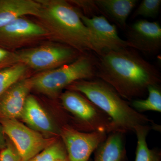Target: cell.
<instances>
[{
    "label": "cell",
    "mask_w": 161,
    "mask_h": 161,
    "mask_svg": "<svg viewBox=\"0 0 161 161\" xmlns=\"http://www.w3.org/2000/svg\"><path fill=\"white\" fill-rule=\"evenodd\" d=\"M67 159L65 147L60 142H54L28 161H57Z\"/></svg>",
    "instance_id": "cell-20"
},
{
    "label": "cell",
    "mask_w": 161,
    "mask_h": 161,
    "mask_svg": "<svg viewBox=\"0 0 161 161\" xmlns=\"http://www.w3.org/2000/svg\"><path fill=\"white\" fill-rule=\"evenodd\" d=\"M32 89L30 79H22L0 96V119L21 118L26 98Z\"/></svg>",
    "instance_id": "cell-12"
},
{
    "label": "cell",
    "mask_w": 161,
    "mask_h": 161,
    "mask_svg": "<svg viewBox=\"0 0 161 161\" xmlns=\"http://www.w3.org/2000/svg\"><path fill=\"white\" fill-rule=\"evenodd\" d=\"M16 53L18 63L41 72L72 63L82 54L61 43L46 44Z\"/></svg>",
    "instance_id": "cell-6"
},
{
    "label": "cell",
    "mask_w": 161,
    "mask_h": 161,
    "mask_svg": "<svg viewBox=\"0 0 161 161\" xmlns=\"http://www.w3.org/2000/svg\"><path fill=\"white\" fill-rule=\"evenodd\" d=\"M41 6V25L52 39L77 50L81 53H103L96 38L84 25L77 10L69 1L38 0Z\"/></svg>",
    "instance_id": "cell-2"
},
{
    "label": "cell",
    "mask_w": 161,
    "mask_h": 161,
    "mask_svg": "<svg viewBox=\"0 0 161 161\" xmlns=\"http://www.w3.org/2000/svg\"><path fill=\"white\" fill-rule=\"evenodd\" d=\"M28 69L23 64L18 63L0 70V96L13 85L23 79Z\"/></svg>",
    "instance_id": "cell-19"
},
{
    "label": "cell",
    "mask_w": 161,
    "mask_h": 161,
    "mask_svg": "<svg viewBox=\"0 0 161 161\" xmlns=\"http://www.w3.org/2000/svg\"><path fill=\"white\" fill-rule=\"evenodd\" d=\"M148 97L145 99H134L130 102L131 106L136 112L153 111L161 112V89L159 85L150 86L148 88Z\"/></svg>",
    "instance_id": "cell-18"
},
{
    "label": "cell",
    "mask_w": 161,
    "mask_h": 161,
    "mask_svg": "<svg viewBox=\"0 0 161 161\" xmlns=\"http://www.w3.org/2000/svg\"><path fill=\"white\" fill-rule=\"evenodd\" d=\"M69 3L75 4L82 8L85 13L86 14L85 16H96V13H99V11L95 3V0H88V1H70Z\"/></svg>",
    "instance_id": "cell-23"
},
{
    "label": "cell",
    "mask_w": 161,
    "mask_h": 161,
    "mask_svg": "<svg viewBox=\"0 0 161 161\" xmlns=\"http://www.w3.org/2000/svg\"><path fill=\"white\" fill-rule=\"evenodd\" d=\"M125 31L130 48L150 55L160 51L161 26L158 22L138 20L127 26Z\"/></svg>",
    "instance_id": "cell-10"
},
{
    "label": "cell",
    "mask_w": 161,
    "mask_h": 161,
    "mask_svg": "<svg viewBox=\"0 0 161 161\" xmlns=\"http://www.w3.org/2000/svg\"><path fill=\"white\" fill-rule=\"evenodd\" d=\"M40 9L38 0H0V27L26 15L38 18Z\"/></svg>",
    "instance_id": "cell-15"
},
{
    "label": "cell",
    "mask_w": 161,
    "mask_h": 161,
    "mask_svg": "<svg viewBox=\"0 0 161 161\" xmlns=\"http://www.w3.org/2000/svg\"><path fill=\"white\" fill-rule=\"evenodd\" d=\"M97 56L92 52L84 53L72 63L40 72L30 78L32 89L55 97L75 81L96 78Z\"/></svg>",
    "instance_id": "cell-4"
},
{
    "label": "cell",
    "mask_w": 161,
    "mask_h": 161,
    "mask_svg": "<svg viewBox=\"0 0 161 161\" xmlns=\"http://www.w3.org/2000/svg\"><path fill=\"white\" fill-rule=\"evenodd\" d=\"M60 100L63 108L80 123L83 132H114L109 117L79 92L68 90L61 94Z\"/></svg>",
    "instance_id": "cell-5"
},
{
    "label": "cell",
    "mask_w": 161,
    "mask_h": 161,
    "mask_svg": "<svg viewBox=\"0 0 161 161\" xmlns=\"http://www.w3.org/2000/svg\"><path fill=\"white\" fill-rule=\"evenodd\" d=\"M16 53L0 47V70L18 64Z\"/></svg>",
    "instance_id": "cell-22"
},
{
    "label": "cell",
    "mask_w": 161,
    "mask_h": 161,
    "mask_svg": "<svg viewBox=\"0 0 161 161\" xmlns=\"http://www.w3.org/2000/svg\"><path fill=\"white\" fill-rule=\"evenodd\" d=\"M60 134L66 150L68 161H88L90 156L107 137V132H81L64 126Z\"/></svg>",
    "instance_id": "cell-8"
},
{
    "label": "cell",
    "mask_w": 161,
    "mask_h": 161,
    "mask_svg": "<svg viewBox=\"0 0 161 161\" xmlns=\"http://www.w3.org/2000/svg\"><path fill=\"white\" fill-rule=\"evenodd\" d=\"M48 36L41 24L20 18L0 27V47L9 50Z\"/></svg>",
    "instance_id": "cell-9"
},
{
    "label": "cell",
    "mask_w": 161,
    "mask_h": 161,
    "mask_svg": "<svg viewBox=\"0 0 161 161\" xmlns=\"http://www.w3.org/2000/svg\"><path fill=\"white\" fill-rule=\"evenodd\" d=\"M151 130L160 131V126H142L135 130L137 137L135 161H161L159 149H150L147 145V136Z\"/></svg>",
    "instance_id": "cell-17"
},
{
    "label": "cell",
    "mask_w": 161,
    "mask_h": 161,
    "mask_svg": "<svg viewBox=\"0 0 161 161\" xmlns=\"http://www.w3.org/2000/svg\"><path fill=\"white\" fill-rule=\"evenodd\" d=\"M97 57L96 78L110 85L127 101L143 99L149 86L160 85L159 71L133 48L109 51Z\"/></svg>",
    "instance_id": "cell-1"
},
{
    "label": "cell",
    "mask_w": 161,
    "mask_h": 161,
    "mask_svg": "<svg viewBox=\"0 0 161 161\" xmlns=\"http://www.w3.org/2000/svg\"><path fill=\"white\" fill-rule=\"evenodd\" d=\"M125 134L112 132L94 152V161H128Z\"/></svg>",
    "instance_id": "cell-16"
},
{
    "label": "cell",
    "mask_w": 161,
    "mask_h": 161,
    "mask_svg": "<svg viewBox=\"0 0 161 161\" xmlns=\"http://www.w3.org/2000/svg\"><path fill=\"white\" fill-rule=\"evenodd\" d=\"M80 17L84 25L96 38L103 53L130 47L126 40L119 36L115 24L110 23L103 16L88 18L80 12Z\"/></svg>",
    "instance_id": "cell-11"
},
{
    "label": "cell",
    "mask_w": 161,
    "mask_h": 161,
    "mask_svg": "<svg viewBox=\"0 0 161 161\" xmlns=\"http://www.w3.org/2000/svg\"><path fill=\"white\" fill-rule=\"evenodd\" d=\"M161 6V0H143L133 13L132 17L142 16L147 18L156 17Z\"/></svg>",
    "instance_id": "cell-21"
},
{
    "label": "cell",
    "mask_w": 161,
    "mask_h": 161,
    "mask_svg": "<svg viewBox=\"0 0 161 161\" xmlns=\"http://www.w3.org/2000/svg\"><path fill=\"white\" fill-rule=\"evenodd\" d=\"M67 88L82 94L103 111L111 119L114 132L125 134L135 132L142 126L158 125L152 119L136 112L112 86L98 78L78 80Z\"/></svg>",
    "instance_id": "cell-3"
},
{
    "label": "cell",
    "mask_w": 161,
    "mask_h": 161,
    "mask_svg": "<svg viewBox=\"0 0 161 161\" xmlns=\"http://www.w3.org/2000/svg\"><path fill=\"white\" fill-rule=\"evenodd\" d=\"M137 0H95L99 14L123 30L127 28V20Z\"/></svg>",
    "instance_id": "cell-14"
},
{
    "label": "cell",
    "mask_w": 161,
    "mask_h": 161,
    "mask_svg": "<svg viewBox=\"0 0 161 161\" xmlns=\"http://www.w3.org/2000/svg\"><path fill=\"white\" fill-rule=\"evenodd\" d=\"M3 127L0 125V149L3 150L6 147V142L4 136Z\"/></svg>",
    "instance_id": "cell-25"
},
{
    "label": "cell",
    "mask_w": 161,
    "mask_h": 161,
    "mask_svg": "<svg viewBox=\"0 0 161 161\" xmlns=\"http://www.w3.org/2000/svg\"><path fill=\"white\" fill-rule=\"evenodd\" d=\"M3 132L12 141L21 161H28L54 142L15 119H0Z\"/></svg>",
    "instance_id": "cell-7"
},
{
    "label": "cell",
    "mask_w": 161,
    "mask_h": 161,
    "mask_svg": "<svg viewBox=\"0 0 161 161\" xmlns=\"http://www.w3.org/2000/svg\"><path fill=\"white\" fill-rule=\"evenodd\" d=\"M0 161H21L17 152L11 147H6L0 153Z\"/></svg>",
    "instance_id": "cell-24"
},
{
    "label": "cell",
    "mask_w": 161,
    "mask_h": 161,
    "mask_svg": "<svg viewBox=\"0 0 161 161\" xmlns=\"http://www.w3.org/2000/svg\"><path fill=\"white\" fill-rule=\"evenodd\" d=\"M57 161H68L67 159L66 160H58Z\"/></svg>",
    "instance_id": "cell-26"
},
{
    "label": "cell",
    "mask_w": 161,
    "mask_h": 161,
    "mask_svg": "<svg viewBox=\"0 0 161 161\" xmlns=\"http://www.w3.org/2000/svg\"><path fill=\"white\" fill-rule=\"evenodd\" d=\"M20 118L37 132L52 135L60 133L46 111L31 95L26 98Z\"/></svg>",
    "instance_id": "cell-13"
}]
</instances>
